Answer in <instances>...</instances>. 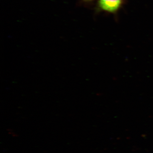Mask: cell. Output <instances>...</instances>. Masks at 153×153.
Instances as JSON below:
<instances>
[{
    "label": "cell",
    "mask_w": 153,
    "mask_h": 153,
    "mask_svg": "<svg viewBox=\"0 0 153 153\" xmlns=\"http://www.w3.org/2000/svg\"><path fill=\"white\" fill-rule=\"evenodd\" d=\"M122 0H99V6L102 10L108 12H114L120 7Z\"/></svg>",
    "instance_id": "obj_1"
}]
</instances>
